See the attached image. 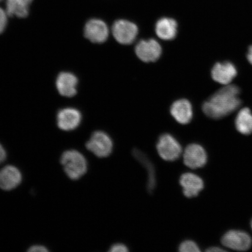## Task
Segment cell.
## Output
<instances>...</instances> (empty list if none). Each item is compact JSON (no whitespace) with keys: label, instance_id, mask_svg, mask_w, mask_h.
Here are the masks:
<instances>
[{"label":"cell","instance_id":"3","mask_svg":"<svg viewBox=\"0 0 252 252\" xmlns=\"http://www.w3.org/2000/svg\"><path fill=\"white\" fill-rule=\"evenodd\" d=\"M157 150L160 158L166 161H174L183 154L180 143L169 134H163L159 138Z\"/></svg>","mask_w":252,"mask_h":252},{"label":"cell","instance_id":"5","mask_svg":"<svg viewBox=\"0 0 252 252\" xmlns=\"http://www.w3.org/2000/svg\"><path fill=\"white\" fill-rule=\"evenodd\" d=\"M87 149L99 158L108 157L112 152L113 142L105 132H94L86 144Z\"/></svg>","mask_w":252,"mask_h":252},{"label":"cell","instance_id":"17","mask_svg":"<svg viewBox=\"0 0 252 252\" xmlns=\"http://www.w3.org/2000/svg\"><path fill=\"white\" fill-rule=\"evenodd\" d=\"M32 1V0H7L6 12L11 17H26L29 12V7Z\"/></svg>","mask_w":252,"mask_h":252},{"label":"cell","instance_id":"20","mask_svg":"<svg viewBox=\"0 0 252 252\" xmlns=\"http://www.w3.org/2000/svg\"><path fill=\"white\" fill-rule=\"evenodd\" d=\"M7 14L0 8V33L4 31L7 23Z\"/></svg>","mask_w":252,"mask_h":252},{"label":"cell","instance_id":"23","mask_svg":"<svg viewBox=\"0 0 252 252\" xmlns=\"http://www.w3.org/2000/svg\"><path fill=\"white\" fill-rule=\"evenodd\" d=\"M6 158V152L5 151L2 146V145L0 144V163L4 162Z\"/></svg>","mask_w":252,"mask_h":252},{"label":"cell","instance_id":"21","mask_svg":"<svg viewBox=\"0 0 252 252\" xmlns=\"http://www.w3.org/2000/svg\"><path fill=\"white\" fill-rule=\"evenodd\" d=\"M109 251L111 252H127L128 250L127 247L124 244H116L110 248Z\"/></svg>","mask_w":252,"mask_h":252},{"label":"cell","instance_id":"1","mask_svg":"<svg viewBox=\"0 0 252 252\" xmlns=\"http://www.w3.org/2000/svg\"><path fill=\"white\" fill-rule=\"evenodd\" d=\"M239 88L235 85H226L214 94L203 105V110L208 117L219 119L225 117L241 105Z\"/></svg>","mask_w":252,"mask_h":252},{"label":"cell","instance_id":"8","mask_svg":"<svg viewBox=\"0 0 252 252\" xmlns=\"http://www.w3.org/2000/svg\"><path fill=\"white\" fill-rule=\"evenodd\" d=\"M186 166L191 169L202 168L206 164L207 156L204 148L197 144L189 145L183 152Z\"/></svg>","mask_w":252,"mask_h":252},{"label":"cell","instance_id":"26","mask_svg":"<svg viewBox=\"0 0 252 252\" xmlns=\"http://www.w3.org/2000/svg\"><path fill=\"white\" fill-rule=\"evenodd\" d=\"M251 227H252V222H251Z\"/></svg>","mask_w":252,"mask_h":252},{"label":"cell","instance_id":"19","mask_svg":"<svg viewBox=\"0 0 252 252\" xmlns=\"http://www.w3.org/2000/svg\"><path fill=\"white\" fill-rule=\"evenodd\" d=\"M179 251L181 252H200L199 247L194 242L188 240L183 242L179 246Z\"/></svg>","mask_w":252,"mask_h":252},{"label":"cell","instance_id":"12","mask_svg":"<svg viewBox=\"0 0 252 252\" xmlns=\"http://www.w3.org/2000/svg\"><path fill=\"white\" fill-rule=\"evenodd\" d=\"M179 182L185 196L188 198L197 196L204 188V182L202 179L193 173H184L181 176Z\"/></svg>","mask_w":252,"mask_h":252},{"label":"cell","instance_id":"13","mask_svg":"<svg viewBox=\"0 0 252 252\" xmlns=\"http://www.w3.org/2000/svg\"><path fill=\"white\" fill-rule=\"evenodd\" d=\"M172 117L182 125L190 123L193 118V109L190 102L185 99L176 100L170 109Z\"/></svg>","mask_w":252,"mask_h":252},{"label":"cell","instance_id":"18","mask_svg":"<svg viewBox=\"0 0 252 252\" xmlns=\"http://www.w3.org/2000/svg\"><path fill=\"white\" fill-rule=\"evenodd\" d=\"M235 126L242 134L248 135L252 133V113L250 109L245 108L238 112L235 119Z\"/></svg>","mask_w":252,"mask_h":252},{"label":"cell","instance_id":"15","mask_svg":"<svg viewBox=\"0 0 252 252\" xmlns=\"http://www.w3.org/2000/svg\"><path fill=\"white\" fill-rule=\"evenodd\" d=\"M77 84V78L70 72H61L56 80L59 94L65 97H72L76 94Z\"/></svg>","mask_w":252,"mask_h":252},{"label":"cell","instance_id":"22","mask_svg":"<svg viewBox=\"0 0 252 252\" xmlns=\"http://www.w3.org/2000/svg\"><path fill=\"white\" fill-rule=\"evenodd\" d=\"M48 251L47 248L41 245L33 246V247H31L30 250H28V252H45Z\"/></svg>","mask_w":252,"mask_h":252},{"label":"cell","instance_id":"16","mask_svg":"<svg viewBox=\"0 0 252 252\" xmlns=\"http://www.w3.org/2000/svg\"><path fill=\"white\" fill-rule=\"evenodd\" d=\"M155 30L160 39L171 40L177 34L178 24L172 18H162L157 22Z\"/></svg>","mask_w":252,"mask_h":252},{"label":"cell","instance_id":"24","mask_svg":"<svg viewBox=\"0 0 252 252\" xmlns=\"http://www.w3.org/2000/svg\"><path fill=\"white\" fill-rule=\"evenodd\" d=\"M247 59L248 61L250 62L251 64H252V46L249 48L247 54Z\"/></svg>","mask_w":252,"mask_h":252},{"label":"cell","instance_id":"10","mask_svg":"<svg viewBox=\"0 0 252 252\" xmlns=\"http://www.w3.org/2000/svg\"><path fill=\"white\" fill-rule=\"evenodd\" d=\"M237 75V70L232 63H217L212 68V77L214 81L220 84L228 85Z\"/></svg>","mask_w":252,"mask_h":252},{"label":"cell","instance_id":"25","mask_svg":"<svg viewBox=\"0 0 252 252\" xmlns=\"http://www.w3.org/2000/svg\"><path fill=\"white\" fill-rule=\"evenodd\" d=\"M207 252H225V250H222L219 247H212L208 249Z\"/></svg>","mask_w":252,"mask_h":252},{"label":"cell","instance_id":"4","mask_svg":"<svg viewBox=\"0 0 252 252\" xmlns=\"http://www.w3.org/2000/svg\"><path fill=\"white\" fill-rule=\"evenodd\" d=\"M112 33L115 39L122 45H130L134 42L138 32L136 25L125 20L115 22L112 26Z\"/></svg>","mask_w":252,"mask_h":252},{"label":"cell","instance_id":"27","mask_svg":"<svg viewBox=\"0 0 252 252\" xmlns=\"http://www.w3.org/2000/svg\"><path fill=\"white\" fill-rule=\"evenodd\" d=\"M1 1V0H0V1Z\"/></svg>","mask_w":252,"mask_h":252},{"label":"cell","instance_id":"14","mask_svg":"<svg viewBox=\"0 0 252 252\" xmlns=\"http://www.w3.org/2000/svg\"><path fill=\"white\" fill-rule=\"evenodd\" d=\"M21 181V173L16 167L8 165L0 170V188L2 190H12L17 188Z\"/></svg>","mask_w":252,"mask_h":252},{"label":"cell","instance_id":"11","mask_svg":"<svg viewBox=\"0 0 252 252\" xmlns=\"http://www.w3.org/2000/svg\"><path fill=\"white\" fill-rule=\"evenodd\" d=\"M81 113L74 108L63 109L58 113L57 121L62 130L71 131L78 127L81 121Z\"/></svg>","mask_w":252,"mask_h":252},{"label":"cell","instance_id":"2","mask_svg":"<svg viewBox=\"0 0 252 252\" xmlns=\"http://www.w3.org/2000/svg\"><path fill=\"white\" fill-rule=\"evenodd\" d=\"M61 163L66 174L72 180H77L87 172V160L78 151H65L61 157Z\"/></svg>","mask_w":252,"mask_h":252},{"label":"cell","instance_id":"9","mask_svg":"<svg viewBox=\"0 0 252 252\" xmlns=\"http://www.w3.org/2000/svg\"><path fill=\"white\" fill-rule=\"evenodd\" d=\"M109 33L108 26L105 23L99 19H92L88 21L85 26V36L94 43L106 42L108 38Z\"/></svg>","mask_w":252,"mask_h":252},{"label":"cell","instance_id":"6","mask_svg":"<svg viewBox=\"0 0 252 252\" xmlns=\"http://www.w3.org/2000/svg\"><path fill=\"white\" fill-rule=\"evenodd\" d=\"M224 247L238 251H247L251 247L252 240L248 233L239 230H231L222 236Z\"/></svg>","mask_w":252,"mask_h":252},{"label":"cell","instance_id":"7","mask_svg":"<svg viewBox=\"0 0 252 252\" xmlns=\"http://www.w3.org/2000/svg\"><path fill=\"white\" fill-rule=\"evenodd\" d=\"M135 52L141 61L154 62L161 55L162 47L155 39L142 40L135 46Z\"/></svg>","mask_w":252,"mask_h":252}]
</instances>
